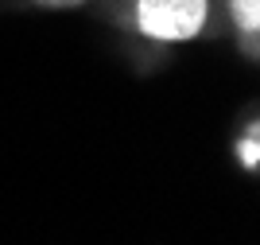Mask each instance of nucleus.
<instances>
[{
  "instance_id": "obj_3",
  "label": "nucleus",
  "mask_w": 260,
  "mask_h": 245,
  "mask_svg": "<svg viewBox=\"0 0 260 245\" xmlns=\"http://www.w3.org/2000/svg\"><path fill=\"white\" fill-rule=\"evenodd\" d=\"M35 8H47V12H70V8H82L89 0H31Z\"/></svg>"
},
{
  "instance_id": "obj_1",
  "label": "nucleus",
  "mask_w": 260,
  "mask_h": 245,
  "mask_svg": "<svg viewBox=\"0 0 260 245\" xmlns=\"http://www.w3.org/2000/svg\"><path fill=\"white\" fill-rule=\"evenodd\" d=\"M132 20L144 39L155 43H186L198 39L210 20V0H136Z\"/></svg>"
},
{
  "instance_id": "obj_2",
  "label": "nucleus",
  "mask_w": 260,
  "mask_h": 245,
  "mask_svg": "<svg viewBox=\"0 0 260 245\" xmlns=\"http://www.w3.org/2000/svg\"><path fill=\"white\" fill-rule=\"evenodd\" d=\"M229 16L245 39L260 35V0H229Z\"/></svg>"
}]
</instances>
